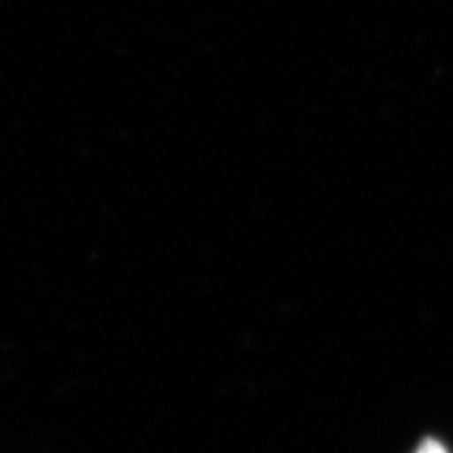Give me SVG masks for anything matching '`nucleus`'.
Listing matches in <instances>:
<instances>
[{
	"label": "nucleus",
	"instance_id": "nucleus-1",
	"mask_svg": "<svg viewBox=\"0 0 453 453\" xmlns=\"http://www.w3.org/2000/svg\"><path fill=\"white\" fill-rule=\"evenodd\" d=\"M417 453H447V450L435 438H426V440H423Z\"/></svg>",
	"mask_w": 453,
	"mask_h": 453
}]
</instances>
